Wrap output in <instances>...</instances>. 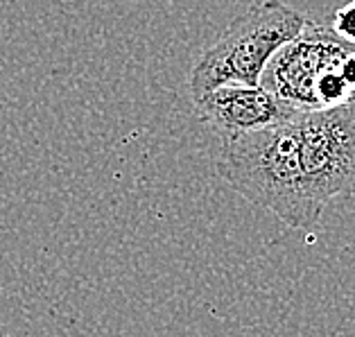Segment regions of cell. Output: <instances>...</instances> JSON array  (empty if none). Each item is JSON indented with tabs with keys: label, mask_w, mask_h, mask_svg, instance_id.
I'll list each match as a JSON object with an SVG mask.
<instances>
[{
	"label": "cell",
	"mask_w": 355,
	"mask_h": 337,
	"mask_svg": "<svg viewBox=\"0 0 355 337\" xmlns=\"http://www.w3.org/2000/svg\"><path fill=\"white\" fill-rule=\"evenodd\" d=\"M195 109L206 127L229 143L245 134L281 125L299 114L263 86L229 84L204 93L195 100Z\"/></svg>",
	"instance_id": "5"
},
{
	"label": "cell",
	"mask_w": 355,
	"mask_h": 337,
	"mask_svg": "<svg viewBox=\"0 0 355 337\" xmlns=\"http://www.w3.org/2000/svg\"><path fill=\"white\" fill-rule=\"evenodd\" d=\"M218 172L236 193L292 229H313L324 213L303 175L297 116L222 143Z\"/></svg>",
	"instance_id": "1"
},
{
	"label": "cell",
	"mask_w": 355,
	"mask_h": 337,
	"mask_svg": "<svg viewBox=\"0 0 355 337\" xmlns=\"http://www.w3.org/2000/svg\"><path fill=\"white\" fill-rule=\"evenodd\" d=\"M0 337H7V335L3 333V328H0Z\"/></svg>",
	"instance_id": "7"
},
{
	"label": "cell",
	"mask_w": 355,
	"mask_h": 337,
	"mask_svg": "<svg viewBox=\"0 0 355 337\" xmlns=\"http://www.w3.org/2000/svg\"><path fill=\"white\" fill-rule=\"evenodd\" d=\"M299 150L310 197L326 209L335 197L355 195V102L299 111Z\"/></svg>",
	"instance_id": "3"
},
{
	"label": "cell",
	"mask_w": 355,
	"mask_h": 337,
	"mask_svg": "<svg viewBox=\"0 0 355 337\" xmlns=\"http://www.w3.org/2000/svg\"><path fill=\"white\" fill-rule=\"evenodd\" d=\"M308 19L281 0H265L233 21L190 75L193 100L229 84L258 86L270 59L299 37Z\"/></svg>",
	"instance_id": "2"
},
{
	"label": "cell",
	"mask_w": 355,
	"mask_h": 337,
	"mask_svg": "<svg viewBox=\"0 0 355 337\" xmlns=\"http://www.w3.org/2000/svg\"><path fill=\"white\" fill-rule=\"evenodd\" d=\"M331 30L335 32L337 39H342L351 48H355V0L346 3L342 10L335 12Z\"/></svg>",
	"instance_id": "6"
},
{
	"label": "cell",
	"mask_w": 355,
	"mask_h": 337,
	"mask_svg": "<svg viewBox=\"0 0 355 337\" xmlns=\"http://www.w3.org/2000/svg\"><path fill=\"white\" fill-rule=\"evenodd\" d=\"M351 50L355 48L337 39L331 28L308 21L299 37L285 43L270 59L258 86L294 111H317L315 86L319 77L340 64Z\"/></svg>",
	"instance_id": "4"
}]
</instances>
